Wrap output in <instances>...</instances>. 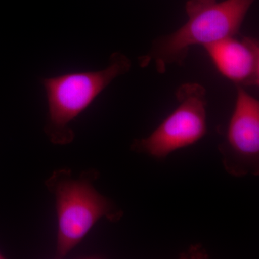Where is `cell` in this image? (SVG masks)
<instances>
[{
	"instance_id": "cell-1",
	"label": "cell",
	"mask_w": 259,
	"mask_h": 259,
	"mask_svg": "<svg viewBox=\"0 0 259 259\" xmlns=\"http://www.w3.org/2000/svg\"><path fill=\"white\" fill-rule=\"evenodd\" d=\"M255 0H189L185 9L188 19L180 28L153 42L141 64L153 61L163 74L172 64H181L193 46L206 47L238 35Z\"/></svg>"
},
{
	"instance_id": "cell-2",
	"label": "cell",
	"mask_w": 259,
	"mask_h": 259,
	"mask_svg": "<svg viewBox=\"0 0 259 259\" xmlns=\"http://www.w3.org/2000/svg\"><path fill=\"white\" fill-rule=\"evenodd\" d=\"M99 176L96 170H88L75 178L71 169L64 168L46 180L48 190L56 199V258L69 255L102 218L117 222L123 216L121 209L94 187Z\"/></svg>"
},
{
	"instance_id": "cell-3",
	"label": "cell",
	"mask_w": 259,
	"mask_h": 259,
	"mask_svg": "<svg viewBox=\"0 0 259 259\" xmlns=\"http://www.w3.org/2000/svg\"><path fill=\"white\" fill-rule=\"evenodd\" d=\"M131 59L120 52L112 54L106 68L99 71L69 73L42 80L47 97L48 115L44 131L51 143L66 145L75 134L70 124L116 79L127 74Z\"/></svg>"
},
{
	"instance_id": "cell-4",
	"label": "cell",
	"mask_w": 259,
	"mask_h": 259,
	"mask_svg": "<svg viewBox=\"0 0 259 259\" xmlns=\"http://www.w3.org/2000/svg\"><path fill=\"white\" fill-rule=\"evenodd\" d=\"M178 106L146 138L135 140L133 151L162 159L188 147L207 133V92L198 83H186L176 93Z\"/></svg>"
},
{
	"instance_id": "cell-5",
	"label": "cell",
	"mask_w": 259,
	"mask_h": 259,
	"mask_svg": "<svg viewBox=\"0 0 259 259\" xmlns=\"http://www.w3.org/2000/svg\"><path fill=\"white\" fill-rule=\"evenodd\" d=\"M236 105L226 139L219 145L226 171L231 176L259 175V102L236 86Z\"/></svg>"
},
{
	"instance_id": "cell-6",
	"label": "cell",
	"mask_w": 259,
	"mask_h": 259,
	"mask_svg": "<svg viewBox=\"0 0 259 259\" xmlns=\"http://www.w3.org/2000/svg\"><path fill=\"white\" fill-rule=\"evenodd\" d=\"M204 48L218 71L236 86H258L259 42L256 38L235 35Z\"/></svg>"
},
{
	"instance_id": "cell-7",
	"label": "cell",
	"mask_w": 259,
	"mask_h": 259,
	"mask_svg": "<svg viewBox=\"0 0 259 259\" xmlns=\"http://www.w3.org/2000/svg\"><path fill=\"white\" fill-rule=\"evenodd\" d=\"M5 258V255L3 253H0V259Z\"/></svg>"
}]
</instances>
